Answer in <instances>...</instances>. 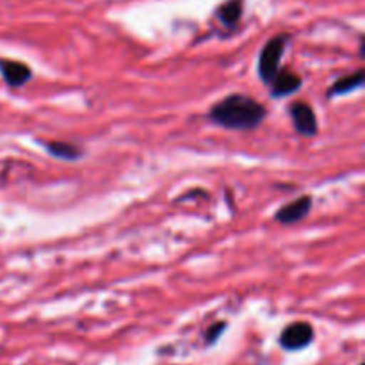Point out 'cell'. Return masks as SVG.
<instances>
[{"mask_svg": "<svg viewBox=\"0 0 365 365\" xmlns=\"http://www.w3.org/2000/svg\"><path fill=\"white\" fill-rule=\"evenodd\" d=\"M364 84H365V71H364V68H360V70L351 71V73H348V75H342V77H339L337 81H334V84L328 88L327 96L328 98H339V96H346V95H349V93L362 89Z\"/></svg>", "mask_w": 365, "mask_h": 365, "instance_id": "ba28073f", "label": "cell"}, {"mask_svg": "<svg viewBox=\"0 0 365 365\" xmlns=\"http://www.w3.org/2000/svg\"><path fill=\"white\" fill-rule=\"evenodd\" d=\"M228 328V323L227 321H217V323L210 324L209 328H207L205 335H203V342H205V346H214L217 341H220L221 335L227 331Z\"/></svg>", "mask_w": 365, "mask_h": 365, "instance_id": "8fae6325", "label": "cell"}, {"mask_svg": "<svg viewBox=\"0 0 365 365\" xmlns=\"http://www.w3.org/2000/svg\"><path fill=\"white\" fill-rule=\"evenodd\" d=\"M209 120L225 130H255L267 118L264 103L245 93H230L209 109Z\"/></svg>", "mask_w": 365, "mask_h": 365, "instance_id": "6da1fadb", "label": "cell"}, {"mask_svg": "<svg viewBox=\"0 0 365 365\" xmlns=\"http://www.w3.org/2000/svg\"><path fill=\"white\" fill-rule=\"evenodd\" d=\"M0 75L9 88H24L34 78V71L27 63L0 57Z\"/></svg>", "mask_w": 365, "mask_h": 365, "instance_id": "8992f818", "label": "cell"}, {"mask_svg": "<svg viewBox=\"0 0 365 365\" xmlns=\"http://www.w3.org/2000/svg\"><path fill=\"white\" fill-rule=\"evenodd\" d=\"M289 116L292 120V127L303 138H316L319 134V121L316 110L307 102H292L289 106Z\"/></svg>", "mask_w": 365, "mask_h": 365, "instance_id": "277c9868", "label": "cell"}, {"mask_svg": "<svg viewBox=\"0 0 365 365\" xmlns=\"http://www.w3.org/2000/svg\"><path fill=\"white\" fill-rule=\"evenodd\" d=\"M242 14H245V0H227L216 11L217 20L228 29L237 27Z\"/></svg>", "mask_w": 365, "mask_h": 365, "instance_id": "30bf717a", "label": "cell"}, {"mask_svg": "<svg viewBox=\"0 0 365 365\" xmlns=\"http://www.w3.org/2000/svg\"><path fill=\"white\" fill-rule=\"evenodd\" d=\"M314 207V196L303 195L299 198L292 200V202L285 203L284 207L274 212V221L284 227H291V225L302 223L305 217H309V214L312 212Z\"/></svg>", "mask_w": 365, "mask_h": 365, "instance_id": "5b68a950", "label": "cell"}, {"mask_svg": "<svg viewBox=\"0 0 365 365\" xmlns=\"http://www.w3.org/2000/svg\"><path fill=\"white\" fill-rule=\"evenodd\" d=\"M289 43H291V34L282 32V34L273 36L262 46V50L259 53V61H257V73H259V78L262 81V84L269 86L273 82V78L277 77Z\"/></svg>", "mask_w": 365, "mask_h": 365, "instance_id": "7a4b0ae2", "label": "cell"}, {"mask_svg": "<svg viewBox=\"0 0 365 365\" xmlns=\"http://www.w3.org/2000/svg\"><path fill=\"white\" fill-rule=\"evenodd\" d=\"M359 365H365V364H364V362H360V364H359Z\"/></svg>", "mask_w": 365, "mask_h": 365, "instance_id": "7c38bea8", "label": "cell"}, {"mask_svg": "<svg viewBox=\"0 0 365 365\" xmlns=\"http://www.w3.org/2000/svg\"><path fill=\"white\" fill-rule=\"evenodd\" d=\"M316 339V330L309 321H294L282 330L278 344L284 351H303Z\"/></svg>", "mask_w": 365, "mask_h": 365, "instance_id": "3957f363", "label": "cell"}, {"mask_svg": "<svg viewBox=\"0 0 365 365\" xmlns=\"http://www.w3.org/2000/svg\"><path fill=\"white\" fill-rule=\"evenodd\" d=\"M303 86V78L292 70H280L269 84V95L273 98H287L298 93Z\"/></svg>", "mask_w": 365, "mask_h": 365, "instance_id": "52a82bcc", "label": "cell"}, {"mask_svg": "<svg viewBox=\"0 0 365 365\" xmlns=\"http://www.w3.org/2000/svg\"><path fill=\"white\" fill-rule=\"evenodd\" d=\"M43 150L48 153L50 157L57 160H64V163H77V160L84 159V150L78 145L70 141H41Z\"/></svg>", "mask_w": 365, "mask_h": 365, "instance_id": "9c48e42d", "label": "cell"}]
</instances>
